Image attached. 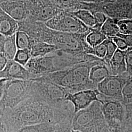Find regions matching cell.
Listing matches in <instances>:
<instances>
[{"label":"cell","instance_id":"1","mask_svg":"<svg viewBox=\"0 0 132 132\" xmlns=\"http://www.w3.org/2000/svg\"><path fill=\"white\" fill-rule=\"evenodd\" d=\"M0 121L7 132H17L27 126L42 123L56 125L54 109L47 103L29 96L12 109L0 113Z\"/></svg>","mask_w":132,"mask_h":132},{"label":"cell","instance_id":"2","mask_svg":"<svg viewBox=\"0 0 132 132\" xmlns=\"http://www.w3.org/2000/svg\"><path fill=\"white\" fill-rule=\"evenodd\" d=\"M103 62L104 60L101 59L79 64L40 77L61 86L71 94L85 90H96L97 85L90 80V71L93 66Z\"/></svg>","mask_w":132,"mask_h":132},{"label":"cell","instance_id":"3","mask_svg":"<svg viewBox=\"0 0 132 132\" xmlns=\"http://www.w3.org/2000/svg\"><path fill=\"white\" fill-rule=\"evenodd\" d=\"M32 81L30 96L47 103L54 109L56 116L74 113L67 100L69 92L59 85L41 77Z\"/></svg>","mask_w":132,"mask_h":132},{"label":"cell","instance_id":"4","mask_svg":"<svg viewBox=\"0 0 132 132\" xmlns=\"http://www.w3.org/2000/svg\"><path fill=\"white\" fill-rule=\"evenodd\" d=\"M32 80L0 79V113L15 108L30 96Z\"/></svg>","mask_w":132,"mask_h":132},{"label":"cell","instance_id":"5","mask_svg":"<svg viewBox=\"0 0 132 132\" xmlns=\"http://www.w3.org/2000/svg\"><path fill=\"white\" fill-rule=\"evenodd\" d=\"M107 126L102 104L97 101L75 113L72 122L73 129L82 132H101Z\"/></svg>","mask_w":132,"mask_h":132},{"label":"cell","instance_id":"6","mask_svg":"<svg viewBox=\"0 0 132 132\" xmlns=\"http://www.w3.org/2000/svg\"><path fill=\"white\" fill-rule=\"evenodd\" d=\"M89 32L67 33L54 30L52 44L59 49L84 52L94 56V49L86 41V37Z\"/></svg>","mask_w":132,"mask_h":132},{"label":"cell","instance_id":"7","mask_svg":"<svg viewBox=\"0 0 132 132\" xmlns=\"http://www.w3.org/2000/svg\"><path fill=\"white\" fill-rule=\"evenodd\" d=\"M50 55L52 59V72L62 71L79 64L101 60L93 55L84 52L61 49Z\"/></svg>","mask_w":132,"mask_h":132},{"label":"cell","instance_id":"8","mask_svg":"<svg viewBox=\"0 0 132 132\" xmlns=\"http://www.w3.org/2000/svg\"><path fill=\"white\" fill-rule=\"evenodd\" d=\"M102 110L108 127L113 132H121L125 118V109L122 102L101 94Z\"/></svg>","mask_w":132,"mask_h":132},{"label":"cell","instance_id":"9","mask_svg":"<svg viewBox=\"0 0 132 132\" xmlns=\"http://www.w3.org/2000/svg\"><path fill=\"white\" fill-rule=\"evenodd\" d=\"M45 24L52 30L63 32L85 33L93 30L71 12L64 10Z\"/></svg>","mask_w":132,"mask_h":132},{"label":"cell","instance_id":"10","mask_svg":"<svg viewBox=\"0 0 132 132\" xmlns=\"http://www.w3.org/2000/svg\"><path fill=\"white\" fill-rule=\"evenodd\" d=\"M28 9L31 20L46 23L61 12L55 4L51 0H24Z\"/></svg>","mask_w":132,"mask_h":132},{"label":"cell","instance_id":"11","mask_svg":"<svg viewBox=\"0 0 132 132\" xmlns=\"http://www.w3.org/2000/svg\"><path fill=\"white\" fill-rule=\"evenodd\" d=\"M130 76L126 72L121 75L109 76L99 83L97 89L107 97L123 102V89Z\"/></svg>","mask_w":132,"mask_h":132},{"label":"cell","instance_id":"12","mask_svg":"<svg viewBox=\"0 0 132 132\" xmlns=\"http://www.w3.org/2000/svg\"><path fill=\"white\" fill-rule=\"evenodd\" d=\"M19 22V30L26 32L36 41L52 44L54 30L42 22L27 19Z\"/></svg>","mask_w":132,"mask_h":132},{"label":"cell","instance_id":"13","mask_svg":"<svg viewBox=\"0 0 132 132\" xmlns=\"http://www.w3.org/2000/svg\"><path fill=\"white\" fill-rule=\"evenodd\" d=\"M100 94L97 89L82 90L75 94L69 93L67 100L72 105L75 114L80 110L88 108L94 101H97L102 103V100L99 98Z\"/></svg>","mask_w":132,"mask_h":132},{"label":"cell","instance_id":"14","mask_svg":"<svg viewBox=\"0 0 132 132\" xmlns=\"http://www.w3.org/2000/svg\"><path fill=\"white\" fill-rule=\"evenodd\" d=\"M0 78L31 80L34 79V77L25 67L14 60H11L9 61L5 69L1 71Z\"/></svg>","mask_w":132,"mask_h":132},{"label":"cell","instance_id":"15","mask_svg":"<svg viewBox=\"0 0 132 132\" xmlns=\"http://www.w3.org/2000/svg\"><path fill=\"white\" fill-rule=\"evenodd\" d=\"M0 9L18 22L28 19L29 12L24 0H14L1 3Z\"/></svg>","mask_w":132,"mask_h":132},{"label":"cell","instance_id":"16","mask_svg":"<svg viewBox=\"0 0 132 132\" xmlns=\"http://www.w3.org/2000/svg\"><path fill=\"white\" fill-rule=\"evenodd\" d=\"M19 22L0 9V33L5 36L15 34L19 30Z\"/></svg>","mask_w":132,"mask_h":132},{"label":"cell","instance_id":"17","mask_svg":"<svg viewBox=\"0 0 132 132\" xmlns=\"http://www.w3.org/2000/svg\"><path fill=\"white\" fill-rule=\"evenodd\" d=\"M16 34L10 36L0 35V53L4 54L9 60H14L18 50Z\"/></svg>","mask_w":132,"mask_h":132},{"label":"cell","instance_id":"18","mask_svg":"<svg viewBox=\"0 0 132 132\" xmlns=\"http://www.w3.org/2000/svg\"><path fill=\"white\" fill-rule=\"evenodd\" d=\"M126 51H122L118 48L114 54L109 64L112 75H121L126 72Z\"/></svg>","mask_w":132,"mask_h":132},{"label":"cell","instance_id":"19","mask_svg":"<svg viewBox=\"0 0 132 132\" xmlns=\"http://www.w3.org/2000/svg\"><path fill=\"white\" fill-rule=\"evenodd\" d=\"M112 75L109 67L103 62L93 66L90 71V79L94 84L98 85L109 76Z\"/></svg>","mask_w":132,"mask_h":132},{"label":"cell","instance_id":"20","mask_svg":"<svg viewBox=\"0 0 132 132\" xmlns=\"http://www.w3.org/2000/svg\"><path fill=\"white\" fill-rule=\"evenodd\" d=\"M59 48L56 46L44 42L35 41L30 49L32 58L45 56Z\"/></svg>","mask_w":132,"mask_h":132},{"label":"cell","instance_id":"21","mask_svg":"<svg viewBox=\"0 0 132 132\" xmlns=\"http://www.w3.org/2000/svg\"><path fill=\"white\" fill-rule=\"evenodd\" d=\"M71 13L79 19L87 27L92 30H94L96 26V23L94 15L91 11L88 10L80 9L71 12Z\"/></svg>","mask_w":132,"mask_h":132},{"label":"cell","instance_id":"22","mask_svg":"<svg viewBox=\"0 0 132 132\" xmlns=\"http://www.w3.org/2000/svg\"><path fill=\"white\" fill-rule=\"evenodd\" d=\"M56 125L50 123H42L27 126L19 130L17 132H55Z\"/></svg>","mask_w":132,"mask_h":132},{"label":"cell","instance_id":"23","mask_svg":"<svg viewBox=\"0 0 132 132\" xmlns=\"http://www.w3.org/2000/svg\"><path fill=\"white\" fill-rule=\"evenodd\" d=\"M100 31L107 37L116 36L119 32V29L115 19L108 17L106 22L102 26Z\"/></svg>","mask_w":132,"mask_h":132},{"label":"cell","instance_id":"24","mask_svg":"<svg viewBox=\"0 0 132 132\" xmlns=\"http://www.w3.org/2000/svg\"><path fill=\"white\" fill-rule=\"evenodd\" d=\"M16 43L18 49H28L32 47L35 40L23 31L18 30L16 34Z\"/></svg>","mask_w":132,"mask_h":132},{"label":"cell","instance_id":"25","mask_svg":"<svg viewBox=\"0 0 132 132\" xmlns=\"http://www.w3.org/2000/svg\"><path fill=\"white\" fill-rule=\"evenodd\" d=\"M107 38V36L100 31L93 30L87 35L86 41L91 47L94 48L103 42Z\"/></svg>","mask_w":132,"mask_h":132},{"label":"cell","instance_id":"26","mask_svg":"<svg viewBox=\"0 0 132 132\" xmlns=\"http://www.w3.org/2000/svg\"><path fill=\"white\" fill-rule=\"evenodd\" d=\"M32 58L31 51L28 49H18L14 60L22 66H25Z\"/></svg>","mask_w":132,"mask_h":132},{"label":"cell","instance_id":"27","mask_svg":"<svg viewBox=\"0 0 132 132\" xmlns=\"http://www.w3.org/2000/svg\"><path fill=\"white\" fill-rule=\"evenodd\" d=\"M104 43L106 47V55L103 60L109 67L110 61L117 51L118 47L113 39L110 37H108Z\"/></svg>","mask_w":132,"mask_h":132},{"label":"cell","instance_id":"28","mask_svg":"<svg viewBox=\"0 0 132 132\" xmlns=\"http://www.w3.org/2000/svg\"><path fill=\"white\" fill-rule=\"evenodd\" d=\"M123 103H132V76H130L127 80L122 92Z\"/></svg>","mask_w":132,"mask_h":132},{"label":"cell","instance_id":"29","mask_svg":"<svg viewBox=\"0 0 132 132\" xmlns=\"http://www.w3.org/2000/svg\"><path fill=\"white\" fill-rule=\"evenodd\" d=\"M119 32L123 34H132V19H122L117 21Z\"/></svg>","mask_w":132,"mask_h":132},{"label":"cell","instance_id":"30","mask_svg":"<svg viewBox=\"0 0 132 132\" xmlns=\"http://www.w3.org/2000/svg\"><path fill=\"white\" fill-rule=\"evenodd\" d=\"M94 15L96 21V26L94 30L100 31L101 28L108 18V16L103 11L100 10H96L92 12Z\"/></svg>","mask_w":132,"mask_h":132},{"label":"cell","instance_id":"31","mask_svg":"<svg viewBox=\"0 0 132 132\" xmlns=\"http://www.w3.org/2000/svg\"><path fill=\"white\" fill-rule=\"evenodd\" d=\"M125 63L126 67V72L132 76V48L129 47L126 50L125 54Z\"/></svg>","mask_w":132,"mask_h":132},{"label":"cell","instance_id":"32","mask_svg":"<svg viewBox=\"0 0 132 132\" xmlns=\"http://www.w3.org/2000/svg\"><path fill=\"white\" fill-rule=\"evenodd\" d=\"M94 56L99 59H103L106 55V47L104 42L94 48Z\"/></svg>","mask_w":132,"mask_h":132},{"label":"cell","instance_id":"33","mask_svg":"<svg viewBox=\"0 0 132 132\" xmlns=\"http://www.w3.org/2000/svg\"><path fill=\"white\" fill-rule=\"evenodd\" d=\"M110 38L113 39V42L115 43L118 49L122 51H126L129 48L127 44L123 38L119 36H114Z\"/></svg>","mask_w":132,"mask_h":132},{"label":"cell","instance_id":"34","mask_svg":"<svg viewBox=\"0 0 132 132\" xmlns=\"http://www.w3.org/2000/svg\"><path fill=\"white\" fill-rule=\"evenodd\" d=\"M121 132H132V117H125Z\"/></svg>","mask_w":132,"mask_h":132},{"label":"cell","instance_id":"35","mask_svg":"<svg viewBox=\"0 0 132 132\" xmlns=\"http://www.w3.org/2000/svg\"><path fill=\"white\" fill-rule=\"evenodd\" d=\"M116 36H119L123 38L127 44L128 47H132V34H123L119 33Z\"/></svg>","mask_w":132,"mask_h":132},{"label":"cell","instance_id":"36","mask_svg":"<svg viewBox=\"0 0 132 132\" xmlns=\"http://www.w3.org/2000/svg\"><path fill=\"white\" fill-rule=\"evenodd\" d=\"M71 124L58 125L57 128V132H71L72 129Z\"/></svg>","mask_w":132,"mask_h":132},{"label":"cell","instance_id":"37","mask_svg":"<svg viewBox=\"0 0 132 132\" xmlns=\"http://www.w3.org/2000/svg\"><path fill=\"white\" fill-rule=\"evenodd\" d=\"M9 60L5 55L0 53V71H3L6 66Z\"/></svg>","mask_w":132,"mask_h":132},{"label":"cell","instance_id":"38","mask_svg":"<svg viewBox=\"0 0 132 132\" xmlns=\"http://www.w3.org/2000/svg\"><path fill=\"white\" fill-rule=\"evenodd\" d=\"M125 109V117H132V103L124 104Z\"/></svg>","mask_w":132,"mask_h":132},{"label":"cell","instance_id":"39","mask_svg":"<svg viewBox=\"0 0 132 132\" xmlns=\"http://www.w3.org/2000/svg\"><path fill=\"white\" fill-rule=\"evenodd\" d=\"M79 2H83V3H97V0H77Z\"/></svg>","mask_w":132,"mask_h":132},{"label":"cell","instance_id":"40","mask_svg":"<svg viewBox=\"0 0 132 132\" xmlns=\"http://www.w3.org/2000/svg\"><path fill=\"white\" fill-rule=\"evenodd\" d=\"M1 132H7V129L5 124L1 122V128H0Z\"/></svg>","mask_w":132,"mask_h":132},{"label":"cell","instance_id":"41","mask_svg":"<svg viewBox=\"0 0 132 132\" xmlns=\"http://www.w3.org/2000/svg\"><path fill=\"white\" fill-rule=\"evenodd\" d=\"M101 132H113L112 131H111L107 126L106 127L104 128V129H103V130Z\"/></svg>","mask_w":132,"mask_h":132},{"label":"cell","instance_id":"42","mask_svg":"<svg viewBox=\"0 0 132 132\" xmlns=\"http://www.w3.org/2000/svg\"><path fill=\"white\" fill-rule=\"evenodd\" d=\"M71 132H82L80 131H79V130H74V129H71Z\"/></svg>","mask_w":132,"mask_h":132},{"label":"cell","instance_id":"43","mask_svg":"<svg viewBox=\"0 0 132 132\" xmlns=\"http://www.w3.org/2000/svg\"><path fill=\"white\" fill-rule=\"evenodd\" d=\"M14 1V0H0V3L4 2H7V1Z\"/></svg>","mask_w":132,"mask_h":132},{"label":"cell","instance_id":"44","mask_svg":"<svg viewBox=\"0 0 132 132\" xmlns=\"http://www.w3.org/2000/svg\"><path fill=\"white\" fill-rule=\"evenodd\" d=\"M97 2H100V1H104V0H97Z\"/></svg>","mask_w":132,"mask_h":132},{"label":"cell","instance_id":"45","mask_svg":"<svg viewBox=\"0 0 132 132\" xmlns=\"http://www.w3.org/2000/svg\"><path fill=\"white\" fill-rule=\"evenodd\" d=\"M55 132H56V131H55Z\"/></svg>","mask_w":132,"mask_h":132},{"label":"cell","instance_id":"46","mask_svg":"<svg viewBox=\"0 0 132 132\" xmlns=\"http://www.w3.org/2000/svg\"><path fill=\"white\" fill-rule=\"evenodd\" d=\"M131 48H132V47H131Z\"/></svg>","mask_w":132,"mask_h":132}]
</instances>
